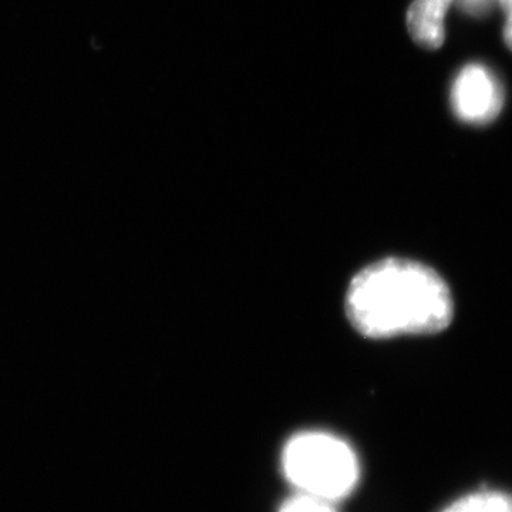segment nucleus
Instances as JSON below:
<instances>
[{"label":"nucleus","instance_id":"obj_1","mask_svg":"<svg viewBox=\"0 0 512 512\" xmlns=\"http://www.w3.org/2000/svg\"><path fill=\"white\" fill-rule=\"evenodd\" d=\"M346 312L366 338L389 339L446 329L454 303L446 282L429 266L387 258L353 278L346 293Z\"/></svg>","mask_w":512,"mask_h":512},{"label":"nucleus","instance_id":"obj_2","mask_svg":"<svg viewBox=\"0 0 512 512\" xmlns=\"http://www.w3.org/2000/svg\"><path fill=\"white\" fill-rule=\"evenodd\" d=\"M282 470L296 493L338 503L356 488L359 460L346 441L325 431H303L285 444Z\"/></svg>","mask_w":512,"mask_h":512},{"label":"nucleus","instance_id":"obj_3","mask_svg":"<svg viewBox=\"0 0 512 512\" xmlns=\"http://www.w3.org/2000/svg\"><path fill=\"white\" fill-rule=\"evenodd\" d=\"M503 101V89L497 77L478 64L461 70L451 92V103L458 119L480 126L498 116Z\"/></svg>","mask_w":512,"mask_h":512},{"label":"nucleus","instance_id":"obj_4","mask_svg":"<svg viewBox=\"0 0 512 512\" xmlns=\"http://www.w3.org/2000/svg\"><path fill=\"white\" fill-rule=\"evenodd\" d=\"M454 0H414L407 28L417 45L437 49L444 42V18Z\"/></svg>","mask_w":512,"mask_h":512},{"label":"nucleus","instance_id":"obj_5","mask_svg":"<svg viewBox=\"0 0 512 512\" xmlns=\"http://www.w3.org/2000/svg\"><path fill=\"white\" fill-rule=\"evenodd\" d=\"M441 512H512V495L483 490L454 501Z\"/></svg>","mask_w":512,"mask_h":512},{"label":"nucleus","instance_id":"obj_6","mask_svg":"<svg viewBox=\"0 0 512 512\" xmlns=\"http://www.w3.org/2000/svg\"><path fill=\"white\" fill-rule=\"evenodd\" d=\"M278 512H338L335 503L313 497V495L295 493L281 505Z\"/></svg>","mask_w":512,"mask_h":512},{"label":"nucleus","instance_id":"obj_7","mask_svg":"<svg viewBox=\"0 0 512 512\" xmlns=\"http://www.w3.org/2000/svg\"><path fill=\"white\" fill-rule=\"evenodd\" d=\"M464 12L474 16H483L493 8L494 0H457Z\"/></svg>","mask_w":512,"mask_h":512},{"label":"nucleus","instance_id":"obj_8","mask_svg":"<svg viewBox=\"0 0 512 512\" xmlns=\"http://www.w3.org/2000/svg\"><path fill=\"white\" fill-rule=\"evenodd\" d=\"M504 40L507 46L512 50V16H508L504 28Z\"/></svg>","mask_w":512,"mask_h":512},{"label":"nucleus","instance_id":"obj_9","mask_svg":"<svg viewBox=\"0 0 512 512\" xmlns=\"http://www.w3.org/2000/svg\"><path fill=\"white\" fill-rule=\"evenodd\" d=\"M500 2L501 8L504 9L505 15L512 16V0H498Z\"/></svg>","mask_w":512,"mask_h":512}]
</instances>
